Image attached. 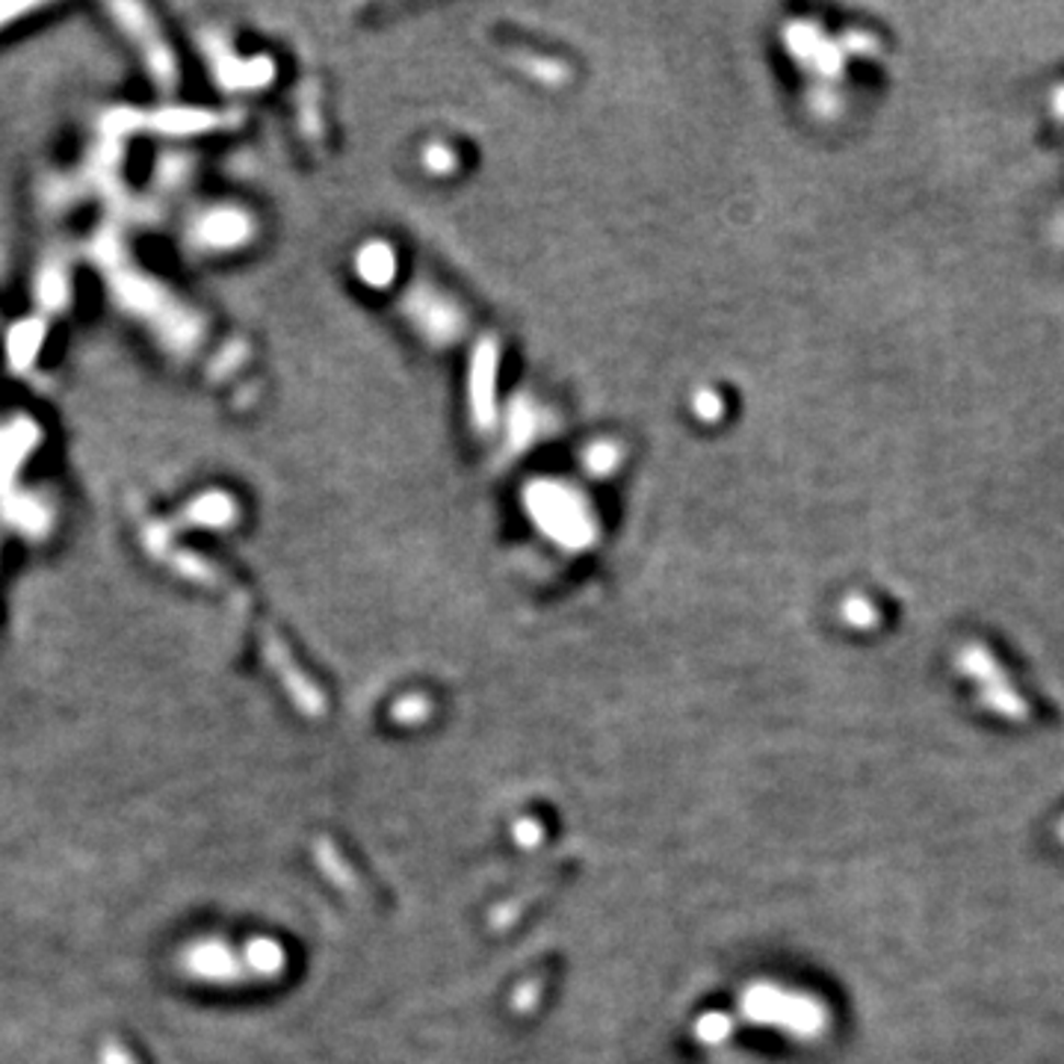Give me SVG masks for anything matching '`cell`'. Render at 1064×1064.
Instances as JSON below:
<instances>
[{"instance_id":"1","label":"cell","mask_w":1064,"mask_h":1064,"mask_svg":"<svg viewBox=\"0 0 1064 1064\" xmlns=\"http://www.w3.org/2000/svg\"><path fill=\"white\" fill-rule=\"evenodd\" d=\"M745 1008L755 1020H774V1023L786 1026L795 1035L811 1038L816 1035L825 1026V1015L819 1003H813L807 997H790V994H778L772 987H757L745 999Z\"/></svg>"},{"instance_id":"2","label":"cell","mask_w":1064,"mask_h":1064,"mask_svg":"<svg viewBox=\"0 0 1064 1064\" xmlns=\"http://www.w3.org/2000/svg\"><path fill=\"white\" fill-rule=\"evenodd\" d=\"M249 237V223L242 219L240 211H204L190 228L186 240L204 249V252H223L234 249Z\"/></svg>"},{"instance_id":"3","label":"cell","mask_w":1064,"mask_h":1064,"mask_svg":"<svg viewBox=\"0 0 1064 1064\" xmlns=\"http://www.w3.org/2000/svg\"><path fill=\"white\" fill-rule=\"evenodd\" d=\"M985 701L997 713H1003V716H1008V718H1026V704L1020 701V698L1011 692V689H1006V683H999V680H994V683H987L985 687Z\"/></svg>"},{"instance_id":"4","label":"cell","mask_w":1064,"mask_h":1064,"mask_svg":"<svg viewBox=\"0 0 1064 1064\" xmlns=\"http://www.w3.org/2000/svg\"><path fill=\"white\" fill-rule=\"evenodd\" d=\"M36 10H39V7H0V30L10 27V24H15V21L27 19L30 12H36Z\"/></svg>"},{"instance_id":"5","label":"cell","mask_w":1064,"mask_h":1064,"mask_svg":"<svg viewBox=\"0 0 1064 1064\" xmlns=\"http://www.w3.org/2000/svg\"><path fill=\"white\" fill-rule=\"evenodd\" d=\"M1059 834H1062V840H1064V823H1062V831H1059Z\"/></svg>"}]
</instances>
